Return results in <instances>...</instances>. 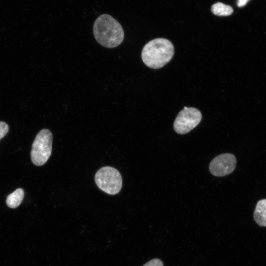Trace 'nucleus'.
I'll use <instances>...</instances> for the list:
<instances>
[{
  "label": "nucleus",
  "mask_w": 266,
  "mask_h": 266,
  "mask_svg": "<svg viewBox=\"0 0 266 266\" xmlns=\"http://www.w3.org/2000/svg\"><path fill=\"white\" fill-rule=\"evenodd\" d=\"M93 33L96 40L107 48L118 46L124 37V32L121 24L107 14H102L96 19L93 26Z\"/></svg>",
  "instance_id": "f257e3e1"
},
{
  "label": "nucleus",
  "mask_w": 266,
  "mask_h": 266,
  "mask_svg": "<svg viewBox=\"0 0 266 266\" xmlns=\"http://www.w3.org/2000/svg\"><path fill=\"white\" fill-rule=\"evenodd\" d=\"M174 54L172 43L167 39L158 38L147 43L143 48L141 57L147 66L160 68L168 63Z\"/></svg>",
  "instance_id": "f03ea898"
},
{
  "label": "nucleus",
  "mask_w": 266,
  "mask_h": 266,
  "mask_svg": "<svg viewBox=\"0 0 266 266\" xmlns=\"http://www.w3.org/2000/svg\"><path fill=\"white\" fill-rule=\"evenodd\" d=\"M52 134L48 129H42L37 133L31 151V160L34 165L41 166L47 162L52 152Z\"/></svg>",
  "instance_id": "7ed1b4c3"
},
{
  "label": "nucleus",
  "mask_w": 266,
  "mask_h": 266,
  "mask_svg": "<svg viewBox=\"0 0 266 266\" xmlns=\"http://www.w3.org/2000/svg\"><path fill=\"white\" fill-rule=\"evenodd\" d=\"M95 180L97 186L108 194L119 193L122 186V178L119 171L110 166L100 168L96 173Z\"/></svg>",
  "instance_id": "20e7f679"
},
{
  "label": "nucleus",
  "mask_w": 266,
  "mask_h": 266,
  "mask_svg": "<svg viewBox=\"0 0 266 266\" xmlns=\"http://www.w3.org/2000/svg\"><path fill=\"white\" fill-rule=\"evenodd\" d=\"M201 118V112L197 108L184 107L174 121V129L177 133L186 134L200 123Z\"/></svg>",
  "instance_id": "39448f33"
},
{
  "label": "nucleus",
  "mask_w": 266,
  "mask_h": 266,
  "mask_svg": "<svg viewBox=\"0 0 266 266\" xmlns=\"http://www.w3.org/2000/svg\"><path fill=\"white\" fill-rule=\"evenodd\" d=\"M236 165V159L232 154L225 153L215 157L210 162L209 168L211 173L217 177L230 174Z\"/></svg>",
  "instance_id": "423d86ee"
},
{
  "label": "nucleus",
  "mask_w": 266,
  "mask_h": 266,
  "mask_svg": "<svg viewBox=\"0 0 266 266\" xmlns=\"http://www.w3.org/2000/svg\"><path fill=\"white\" fill-rule=\"evenodd\" d=\"M254 219L259 226L266 227V199L260 200L257 202L254 212Z\"/></svg>",
  "instance_id": "0eeeda50"
},
{
  "label": "nucleus",
  "mask_w": 266,
  "mask_h": 266,
  "mask_svg": "<svg viewBox=\"0 0 266 266\" xmlns=\"http://www.w3.org/2000/svg\"><path fill=\"white\" fill-rule=\"evenodd\" d=\"M24 197V191L22 188H18L8 195L6 203L8 207L15 208L21 203Z\"/></svg>",
  "instance_id": "6e6552de"
},
{
  "label": "nucleus",
  "mask_w": 266,
  "mask_h": 266,
  "mask_svg": "<svg viewBox=\"0 0 266 266\" xmlns=\"http://www.w3.org/2000/svg\"><path fill=\"white\" fill-rule=\"evenodd\" d=\"M211 11L215 15L219 16H227L233 12V8L222 2L214 3L211 7Z\"/></svg>",
  "instance_id": "1a4fd4ad"
},
{
  "label": "nucleus",
  "mask_w": 266,
  "mask_h": 266,
  "mask_svg": "<svg viewBox=\"0 0 266 266\" xmlns=\"http://www.w3.org/2000/svg\"><path fill=\"white\" fill-rule=\"evenodd\" d=\"M8 131V125L4 122L0 121V139L7 133Z\"/></svg>",
  "instance_id": "9d476101"
},
{
  "label": "nucleus",
  "mask_w": 266,
  "mask_h": 266,
  "mask_svg": "<svg viewBox=\"0 0 266 266\" xmlns=\"http://www.w3.org/2000/svg\"><path fill=\"white\" fill-rule=\"evenodd\" d=\"M143 266H164V265L161 260L154 259L145 264Z\"/></svg>",
  "instance_id": "9b49d317"
},
{
  "label": "nucleus",
  "mask_w": 266,
  "mask_h": 266,
  "mask_svg": "<svg viewBox=\"0 0 266 266\" xmlns=\"http://www.w3.org/2000/svg\"><path fill=\"white\" fill-rule=\"evenodd\" d=\"M249 0H238L237 6L238 7H242L244 6Z\"/></svg>",
  "instance_id": "f8f14e48"
}]
</instances>
